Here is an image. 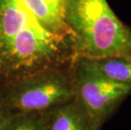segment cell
<instances>
[{
    "label": "cell",
    "instance_id": "obj_9",
    "mask_svg": "<svg viewBox=\"0 0 131 130\" xmlns=\"http://www.w3.org/2000/svg\"><path fill=\"white\" fill-rule=\"evenodd\" d=\"M14 112H12L9 107L5 106L0 99V130L4 128V127L6 126L7 123L9 122Z\"/></svg>",
    "mask_w": 131,
    "mask_h": 130
},
{
    "label": "cell",
    "instance_id": "obj_2",
    "mask_svg": "<svg viewBox=\"0 0 131 130\" xmlns=\"http://www.w3.org/2000/svg\"><path fill=\"white\" fill-rule=\"evenodd\" d=\"M65 23L77 58L118 57L131 62V28L107 0H69Z\"/></svg>",
    "mask_w": 131,
    "mask_h": 130
},
{
    "label": "cell",
    "instance_id": "obj_4",
    "mask_svg": "<svg viewBox=\"0 0 131 130\" xmlns=\"http://www.w3.org/2000/svg\"><path fill=\"white\" fill-rule=\"evenodd\" d=\"M73 79L74 98L100 129L131 94L129 88L98 73L86 58L75 61Z\"/></svg>",
    "mask_w": 131,
    "mask_h": 130
},
{
    "label": "cell",
    "instance_id": "obj_6",
    "mask_svg": "<svg viewBox=\"0 0 131 130\" xmlns=\"http://www.w3.org/2000/svg\"><path fill=\"white\" fill-rule=\"evenodd\" d=\"M29 12L39 23L52 34L72 40L65 23L69 0H22Z\"/></svg>",
    "mask_w": 131,
    "mask_h": 130
},
{
    "label": "cell",
    "instance_id": "obj_7",
    "mask_svg": "<svg viewBox=\"0 0 131 130\" xmlns=\"http://www.w3.org/2000/svg\"><path fill=\"white\" fill-rule=\"evenodd\" d=\"M87 59V58H86ZM98 73L131 90V62L118 57L88 59Z\"/></svg>",
    "mask_w": 131,
    "mask_h": 130
},
{
    "label": "cell",
    "instance_id": "obj_1",
    "mask_svg": "<svg viewBox=\"0 0 131 130\" xmlns=\"http://www.w3.org/2000/svg\"><path fill=\"white\" fill-rule=\"evenodd\" d=\"M76 59L72 40L46 30L22 0H0V86Z\"/></svg>",
    "mask_w": 131,
    "mask_h": 130
},
{
    "label": "cell",
    "instance_id": "obj_3",
    "mask_svg": "<svg viewBox=\"0 0 131 130\" xmlns=\"http://www.w3.org/2000/svg\"><path fill=\"white\" fill-rule=\"evenodd\" d=\"M75 63V62H74ZM73 66L56 67L0 86V99L14 112L42 113L74 98Z\"/></svg>",
    "mask_w": 131,
    "mask_h": 130
},
{
    "label": "cell",
    "instance_id": "obj_8",
    "mask_svg": "<svg viewBox=\"0 0 131 130\" xmlns=\"http://www.w3.org/2000/svg\"><path fill=\"white\" fill-rule=\"evenodd\" d=\"M3 130H42V113L14 112Z\"/></svg>",
    "mask_w": 131,
    "mask_h": 130
},
{
    "label": "cell",
    "instance_id": "obj_5",
    "mask_svg": "<svg viewBox=\"0 0 131 130\" xmlns=\"http://www.w3.org/2000/svg\"><path fill=\"white\" fill-rule=\"evenodd\" d=\"M42 130H101L73 98L42 112Z\"/></svg>",
    "mask_w": 131,
    "mask_h": 130
}]
</instances>
